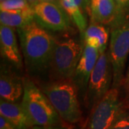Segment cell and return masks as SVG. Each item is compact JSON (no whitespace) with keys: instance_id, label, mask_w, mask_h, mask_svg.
Returning a JSON list of instances; mask_svg holds the SVG:
<instances>
[{"instance_id":"1","label":"cell","mask_w":129,"mask_h":129,"mask_svg":"<svg viewBox=\"0 0 129 129\" xmlns=\"http://www.w3.org/2000/svg\"><path fill=\"white\" fill-rule=\"evenodd\" d=\"M17 31L28 73L37 75L49 69L55 39L35 20Z\"/></svg>"},{"instance_id":"2","label":"cell","mask_w":129,"mask_h":129,"mask_svg":"<svg viewBox=\"0 0 129 129\" xmlns=\"http://www.w3.org/2000/svg\"><path fill=\"white\" fill-rule=\"evenodd\" d=\"M23 84L21 105L32 127L50 128L60 125L63 121L40 88L28 78H23Z\"/></svg>"},{"instance_id":"3","label":"cell","mask_w":129,"mask_h":129,"mask_svg":"<svg viewBox=\"0 0 129 129\" xmlns=\"http://www.w3.org/2000/svg\"><path fill=\"white\" fill-rule=\"evenodd\" d=\"M42 90L63 122L76 123L82 119L78 88L72 79L52 80L42 85Z\"/></svg>"},{"instance_id":"4","label":"cell","mask_w":129,"mask_h":129,"mask_svg":"<svg viewBox=\"0 0 129 129\" xmlns=\"http://www.w3.org/2000/svg\"><path fill=\"white\" fill-rule=\"evenodd\" d=\"M83 48V43L73 38L55 40L48 69L51 81L72 78Z\"/></svg>"},{"instance_id":"5","label":"cell","mask_w":129,"mask_h":129,"mask_svg":"<svg viewBox=\"0 0 129 129\" xmlns=\"http://www.w3.org/2000/svg\"><path fill=\"white\" fill-rule=\"evenodd\" d=\"M113 68L108 51L100 54L96 64L92 70L88 87L83 97L85 107L91 111L113 84Z\"/></svg>"},{"instance_id":"6","label":"cell","mask_w":129,"mask_h":129,"mask_svg":"<svg viewBox=\"0 0 129 129\" xmlns=\"http://www.w3.org/2000/svg\"><path fill=\"white\" fill-rule=\"evenodd\" d=\"M109 54L113 68V88L121 86L129 55V20L111 28Z\"/></svg>"},{"instance_id":"7","label":"cell","mask_w":129,"mask_h":129,"mask_svg":"<svg viewBox=\"0 0 129 129\" xmlns=\"http://www.w3.org/2000/svg\"><path fill=\"white\" fill-rule=\"evenodd\" d=\"M117 88H111L90 111L84 128L89 129H108L123 107Z\"/></svg>"},{"instance_id":"8","label":"cell","mask_w":129,"mask_h":129,"mask_svg":"<svg viewBox=\"0 0 129 129\" xmlns=\"http://www.w3.org/2000/svg\"><path fill=\"white\" fill-rule=\"evenodd\" d=\"M33 9L35 22L46 30L66 32L70 29V17L59 2H41Z\"/></svg>"},{"instance_id":"9","label":"cell","mask_w":129,"mask_h":129,"mask_svg":"<svg viewBox=\"0 0 129 129\" xmlns=\"http://www.w3.org/2000/svg\"><path fill=\"white\" fill-rule=\"evenodd\" d=\"M100 54L98 49L84 44L82 55L71 78L83 97Z\"/></svg>"},{"instance_id":"10","label":"cell","mask_w":129,"mask_h":129,"mask_svg":"<svg viewBox=\"0 0 129 129\" xmlns=\"http://www.w3.org/2000/svg\"><path fill=\"white\" fill-rule=\"evenodd\" d=\"M23 78L6 64L1 65L0 97L2 99L18 102L23 96Z\"/></svg>"},{"instance_id":"11","label":"cell","mask_w":129,"mask_h":129,"mask_svg":"<svg viewBox=\"0 0 129 129\" xmlns=\"http://www.w3.org/2000/svg\"><path fill=\"white\" fill-rule=\"evenodd\" d=\"M0 49L5 60L18 69L22 68V57L14 28L0 25Z\"/></svg>"},{"instance_id":"12","label":"cell","mask_w":129,"mask_h":129,"mask_svg":"<svg viewBox=\"0 0 129 129\" xmlns=\"http://www.w3.org/2000/svg\"><path fill=\"white\" fill-rule=\"evenodd\" d=\"M117 15L115 0H91L90 22L111 27Z\"/></svg>"},{"instance_id":"13","label":"cell","mask_w":129,"mask_h":129,"mask_svg":"<svg viewBox=\"0 0 129 129\" xmlns=\"http://www.w3.org/2000/svg\"><path fill=\"white\" fill-rule=\"evenodd\" d=\"M109 34V27L106 24L90 22L83 35L84 44L95 47L102 53L107 49Z\"/></svg>"},{"instance_id":"14","label":"cell","mask_w":129,"mask_h":129,"mask_svg":"<svg viewBox=\"0 0 129 129\" xmlns=\"http://www.w3.org/2000/svg\"><path fill=\"white\" fill-rule=\"evenodd\" d=\"M0 115L8 119L14 125L15 128H28L32 127L21 103L19 104L17 102L8 101L1 98Z\"/></svg>"},{"instance_id":"15","label":"cell","mask_w":129,"mask_h":129,"mask_svg":"<svg viewBox=\"0 0 129 129\" xmlns=\"http://www.w3.org/2000/svg\"><path fill=\"white\" fill-rule=\"evenodd\" d=\"M35 21L34 9L31 8L24 10H1V24L9 26L14 29L22 27Z\"/></svg>"},{"instance_id":"16","label":"cell","mask_w":129,"mask_h":129,"mask_svg":"<svg viewBox=\"0 0 129 129\" xmlns=\"http://www.w3.org/2000/svg\"><path fill=\"white\" fill-rule=\"evenodd\" d=\"M59 3L65 9L70 19L77 26L81 35H83L87 29V19L74 0H59Z\"/></svg>"},{"instance_id":"17","label":"cell","mask_w":129,"mask_h":129,"mask_svg":"<svg viewBox=\"0 0 129 129\" xmlns=\"http://www.w3.org/2000/svg\"><path fill=\"white\" fill-rule=\"evenodd\" d=\"M117 15L111 28L118 26L129 20V0H115Z\"/></svg>"},{"instance_id":"18","label":"cell","mask_w":129,"mask_h":129,"mask_svg":"<svg viewBox=\"0 0 129 129\" xmlns=\"http://www.w3.org/2000/svg\"><path fill=\"white\" fill-rule=\"evenodd\" d=\"M32 8L27 0H5L1 2L0 9L3 11L24 10Z\"/></svg>"},{"instance_id":"19","label":"cell","mask_w":129,"mask_h":129,"mask_svg":"<svg viewBox=\"0 0 129 129\" xmlns=\"http://www.w3.org/2000/svg\"><path fill=\"white\" fill-rule=\"evenodd\" d=\"M111 128H129V108L123 106L115 118Z\"/></svg>"},{"instance_id":"20","label":"cell","mask_w":129,"mask_h":129,"mask_svg":"<svg viewBox=\"0 0 129 129\" xmlns=\"http://www.w3.org/2000/svg\"><path fill=\"white\" fill-rule=\"evenodd\" d=\"M84 14L90 16V5L91 0H74Z\"/></svg>"},{"instance_id":"21","label":"cell","mask_w":129,"mask_h":129,"mask_svg":"<svg viewBox=\"0 0 129 129\" xmlns=\"http://www.w3.org/2000/svg\"><path fill=\"white\" fill-rule=\"evenodd\" d=\"M0 128L1 129H14V125L5 117L0 115Z\"/></svg>"},{"instance_id":"22","label":"cell","mask_w":129,"mask_h":129,"mask_svg":"<svg viewBox=\"0 0 129 129\" xmlns=\"http://www.w3.org/2000/svg\"><path fill=\"white\" fill-rule=\"evenodd\" d=\"M123 85L124 88L126 89L127 90V92H128L129 91V66L128 68V70L126 72V74L125 75L124 79L123 80V83H122V85Z\"/></svg>"},{"instance_id":"23","label":"cell","mask_w":129,"mask_h":129,"mask_svg":"<svg viewBox=\"0 0 129 129\" xmlns=\"http://www.w3.org/2000/svg\"><path fill=\"white\" fill-rule=\"evenodd\" d=\"M27 1L32 8H34L37 4H39L40 2H42V0H27Z\"/></svg>"},{"instance_id":"24","label":"cell","mask_w":129,"mask_h":129,"mask_svg":"<svg viewBox=\"0 0 129 129\" xmlns=\"http://www.w3.org/2000/svg\"><path fill=\"white\" fill-rule=\"evenodd\" d=\"M42 2H58L59 0H42Z\"/></svg>"},{"instance_id":"25","label":"cell","mask_w":129,"mask_h":129,"mask_svg":"<svg viewBox=\"0 0 129 129\" xmlns=\"http://www.w3.org/2000/svg\"><path fill=\"white\" fill-rule=\"evenodd\" d=\"M125 105H126V107H128V108H129V98L127 100V102H126V103H125Z\"/></svg>"},{"instance_id":"26","label":"cell","mask_w":129,"mask_h":129,"mask_svg":"<svg viewBox=\"0 0 129 129\" xmlns=\"http://www.w3.org/2000/svg\"><path fill=\"white\" fill-rule=\"evenodd\" d=\"M2 1H5V0H1V2H2Z\"/></svg>"},{"instance_id":"27","label":"cell","mask_w":129,"mask_h":129,"mask_svg":"<svg viewBox=\"0 0 129 129\" xmlns=\"http://www.w3.org/2000/svg\"><path fill=\"white\" fill-rule=\"evenodd\" d=\"M128 94H129V91H128Z\"/></svg>"},{"instance_id":"28","label":"cell","mask_w":129,"mask_h":129,"mask_svg":"<svg viewBox=\"0 0 129 129\" xmlns=\"http://www.w3.org/2000/svg\"><path fill=\"white\" fill-rule=\"evenodd\" d=\"M69 1H70V0H69Z\"/></svg>"}]
</instances>
